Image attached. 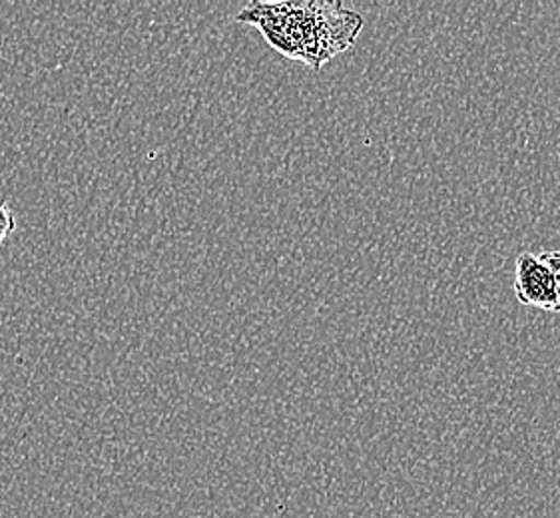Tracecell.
Masks as SVG:
<instances>
[{"label":"cell","instance_id":"277c9868","mask_svg":"<svg viewBox=\"0 0 560 518\" xmlns=\"http://www.w3.org/2000/svg\"><path fill=\"white\" fill-rule=\"evenodd\" d=\"M545 261L549 263L552 275H555V282H557V295H559V307H560V251H545L540 254Z\"/></svg>","mask_w":560,"mask_h":518},{"label":"cell","instance_id":"6da1fadb","mask_svg":"<svg viewBox=\"0 0 560 518\" xmlns=\"http://www.w3.org/2000/svg\"><path fill=\"white\" fill-rule=\"evenodd\" d=\"M283 57L314 70L355 45L365 21L341 2H252L237 12Z\"/></svg>","mask_w":560,"mask_h":518},{"label":"cell","instance_id":"7a4b0ae2","mask_svg":"<svg viewBox=\"0 0 560 518\" xmlns=\"http://www.w3.org/2000/svg\"><path fill=\"white\" fill-rule=\"evenodd\" d=\"M515 297L518 304L545 311H560L557 282L540 254L523 251L515 261Z\"/></svg>","mask_w":560,"mask_h":518},{"label":"cell","instance_id":"3957f363","mask_svg":"<svg viewBox=\"0 0 560 518\" xmlns=\"http://www.w3.org/2000/svg\"><path fill=\"white\" fill-rule=\"evenodd\" d=\"M12 232H14V215L7 200H0V246Z\"/></svg>","mask_w":560,"mask_h":518}]
</instances>
